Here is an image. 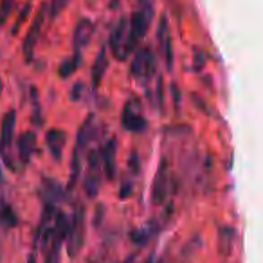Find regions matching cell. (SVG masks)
Segmentation results:
<instances>
[{
  "label": "cell",
  "instance_id": "cell-1",
  "mask_svg": "<svg viewBox=\"0 0 263 263\" xmlns=\"http://www.w3.org/2000/svg\"><path fill=\"white\" fill-rule=\"evenodd\" d=\"M69 229V216L62 211H56L52 226L40 236L42 252H44V263H62L63 241L67 238Z\"/></svg>",
  "mask_w": 263,
  "mask_h": 263
},
{
  "label": "cell",
  "instance_id": "cell-2",
  "mask_svg": "<svg viewBox=\"0 0 263 263\" xmlns=\"http://www.w3.org/2000/svg\"><path fill=\"white\" fill-rule=\"evenodd\" d=\"M152 18H154V4H152V0H139V9L134 11L130 22H128L126 42L123 45L119 60H126L132 52L136 51V45L139 44V40L144 38L148 27H150Z\"/></svg>",
  "mask_w": 263,
  "mask_h": 263
},
{
  "label": "cell",
  "instance_id": "cell-3",
  "mask_svg": "<svg viewBox=\"0 0 263 263\" xmlns=\"http://www.w3.org/2000/svg\"><path fill=\"white\" fill-rule=\"evenodd\" d=\"M85 226H87V213L85 205L80 204L74 211V215L69 218V229H67V252L70 258H76L85 243Z\"/></svg>",
  "mask_w": 263,
  "mask_h": 263
},
{
  "label": "cell",
  "instance_id": "cell-4",
  "mask_svg": "<svg viewBox=\"0 0 263 263\" xmlns=\"http://www.w3.org/2000/svg\"><path fill=\"white\" fill-rule=\"evenodd\" d=\"M15 132H16V110L9 108L2 116V123H0V157H2V162L9 170H13V172L16 170V166L9 152H11V144L13 139H15Z\"/></svg>",
  "mask_w": 263,
  "mask_h": 263
},
{
  "label": "cell",
  "instance_id": "cell-5",
  "mask_svg": "<svg viewBox=\"0 0 263 263\" xmlns=\"http://www.w3.org/2000/svg\"><path fill=\"white\" fill-rule=\"evenodd\" d=\"M87 172L83 177V190L87 197H96L101 187V157H99V150H90L87 157Z\"/></svg>",
  "mask_w": 263,
  "mask_h": 263
},
{
  "label": "cell",
  "instance_id": "cell-6",
  "mask_svg": "<svg viewBox=\"0 0 263 263\" xmlns=\"http://www.w3.org/2000/svg\"><path fill=\"white\" fill-rule=\"evenodd\" d=\"M130 72L136 80H141V81H146V80H150V76H154L155 56L150 47H141L139 51H136L134 60H132V65H130Z\"/></svg>",
  "mask_w": 263,
  "mask_h": 263
},
{
  "label": "cell",
  "instance_id": "cell-7",
  "mask_svg": "<svg viewBox=\"0 0 263 263\" xmlns=\"http://www.w3.org/2000/svg\"><path fill=\"white\" fill-rule=\"evenodd\" d=\"M47 4H44L40 9H38L36 16H34L33 24H31L29 31H27L26 38H24V44H22V51H24V58H26L27 63L33 62V56H34V47L38 44V38L42 34V27H44L45 22V15H47Z\"/></svg>",
  "mask_w": 263,
  "mask_h": 263
},
{
  "label": "cell",
  "instance_id": "cell-8",
  "mask_svg": "<svg viewBox=\"0 0 263 263\" xmlns=\"http://www.w3.org/2000/svg\"><path fill=\"white\" fill-rule=\"evenodd\" d=\"M121 124H123L124 130L132 132V134H141V132L146 130L148 121L146 117L143 116L139 108V103L136 99H130L126 101L123 108V114H121Z\"/></svg>",
  "mask_w": 263,
  "mask_h": 263
},
{
  "label": "cell",
  "instance_id": "cell-9",
  "mask_svg": "<svg viewBox=\"0 0 263 263\" xmlns=\"http://www.w3.org/2000/svg\"><path fill=\"white\" fill-rule=\"evenodd\" d=\"M172 175H170V168L166 159H161V164H159V170L155 173L154 184H152V204L154 205H161L164 204V200L168 198L170 193V182H172Z\"/></svg>",
  "mask_w": 263,
  "mask_h": 263
},
{
  "label": "cell",
  "instance_id": "cell-10",
  "mask_svg": "<svg viewBox=\"0 0 263 263\" xmlns=\"http://www.w3.org/2000/svg\"><path fill=\"white\" fill-rule=\"evenodd\" d=\"M117 143L114 137H110L105 143L103 150L99 152V157H101V170L103 175L106 177V180H116L117 175Z\"/></svg>",
  "mask_w": 263,
  "mask_h": 263
},
{
  "label": "cell",
  "instance_id": "cell-11",
  "mask_svg": "<svg viewBox=\"0 0 263 263\" xmlns=\"http://www.w3.org/2000/svg\"><path fill=\"white\" fill-rule=\"evenodd\" d=\"M40 197L44 204L58 205L65 198V187L52 177H42L40 182Z\"/></svg>",
  "mask_w": 263,
  "mask_h": 263
},
{
  "label": "cell",
  "instance_id": "cell-12",
  "mask_svg": "<svg viewBox=\"0 0 263 263\" xmlns=\"http://www.w3.org/2000/svg\"><path fill=\"white\" fill-rule=\"evenodd\" d=\"M38 146V137H36V132L33 130H27L24 134H20L18 141H16V148H18V159L24 166H27L33 159L34 152H36Z\"/></svg>",
  "mask_w": 263,
  "mask_h": 263
},
{
  "label": "cell",
  "instance_id": "cell-13",
  "mask_svg": "<svg viewBox=\"0 0 263 263\" xmlns=\"http://www.w3.org/2000/svg\"><path fill=\"white\" fill-rule=\"evenodd\" d=\"M45 143H47L51 157L54 159L56 162L62 161L63 148H65V143H67V132L62 130V128H51V130H47V134H45Z\"/></svg>",
  "mask_w": 263,
  "mask_h": 263
},
{
  "label": "cell",
  "instance_id": "cell-14",
  "mask_svg": "<svg viewBox=\"0 0 263 263\" xmlns=\"http://www.w3.org/2000/svg\"><path fill=\"white\" fill-rule=\"evenodd\" d=\"M98 136V124H96V116L94 114H88L87 119L81 123L80 130H78L76 136V148L81 152H85L90 143L94 141V137Z\"/></svg>",
  "mask_w": 263,
  "mask_h": 263
},
{
  "label": "cell",
  "instance_id": "cell-15",
  "mask_svg": "<svg viewBox=\"0 0 263 263\" xmlns=\"http://www.w3.org/2000/svg\"><path fill=\"white\" fill-rule=\"evenodd\" d=\"M92 36H94V24L88 18H81L80 22L74 27V34H72V42H74V49L81 51L90 44Z\"/></svg>",
  "mask_w": 263,
  "mask_h": 263
},
{
  "label": "cell",
  "instance_id": "cell-16",
  "mask_svg": "<svg viewBox=\"0 0 263 263\" xmlns=\"http://www.w3.org/2000/svg\"><path fill=\"white\" fill-rule=\"evenodd\" d=\"M126 34H128V20L121 18L119 22L114 26L112 33H110L108 38V49L112 51V54L119 60L121 51H123V45L126 42Z\"/></svg>",
  "mask_w": 263,
  "mask_h": 263
},
{
  "label": "cell",
  "instance_id": "cell-17",
  "mask_svg": "<svg viewBox=\"0 0 263 263\" xmlns=\"http://www.w3.org/2000/svg\"><path fill=\"white\" fill-rule=\"evenodd\" d=\"M106 70H108V56H106V45H103L101 51L96 56V62L92 65L90 70V78H92V87L98 88L101 85L103 78H105Z\"/></svg>",
  "mask_w": 263,
  "mask_h": 263
},
{
  "label": "cell",
  "instance_id": "cell-18",
  "mask_svg": "<svg viewBox=\"0 0 263 263\" xmlns=\"http://www.w3.org/2000/svg\"><path fill=\"white\" fill-rule=\"evenodd\" d=\"M18 215L13 209V205L9 202H6L4 198H0V227L2 229H13L18 226Z\"/></svg>",
  "mask_w": 263,
  "mask_h": 263
},
{
  "label": "cell",
  "instance_id": "cell-19",
  "mask_svg": "<svg viewBox=\"0 0 263 263\" xmlns=\"http://www.w3.org/2000/svg\"><path fill=\"white\" fill-rule=\"evenodd\" d=\"M218 243H220V252L223 256H229L233 251L234 243H236V231L231 226H222L218 231Z\"/></svg>",
  "mask_w": 263,
  "mask_h": 263
},
{
  "label": "cell",
  "instance_id": "cell-20",
  "mask_svg": "<svg viewBox=\"0 0 263 263\" xmlns=\"http://www.w3.org/2000/svg\"><path fill=\"white\" fill-rule=\"evenodd\" d=\"M81 154L83 152L78 150L76 146H74V152H72V159H70V175H69V184H67V190L72 191L74 186H76L78 179H80L81 175Z\"/></svg>",
  "mask_w": 263,
  "mask_h": 263
},
{
  "label": "cell",
  "instance_id": "cell-21",
  "mask_svg": "<svg viewBox=\"0 0 263 263\" xmlns=\"http://www.w3.org/2000/svg\"><path fill=\"white\" fill-rule=\"evenodd\" d=\"M80 65H81V52L76 51L70 58L63 60V63L60 65V69H58L60 78H63V80H65V78H70L78 69H80Z\"/></svg>",
  "mask_w": 263,
  "mask_h": 263
},
{
  "label": "cell",
  "instance_id": "cell-22",
  "mask_svg": "<svg viewBox=\"0 0 263 263\" xmlns=\"http://www.w3.org/2000/svg\"><path fill=\"white\" fill-rule=\"evenodd\" d=\"M200 245H202L200 236L195 234L191 240H187L186 243H184L182 251H180V254H179V261L180 263H191V259H193V256L197 254V251L200 249Z\"/></svg>",
  "mask_w": 263,
  "mask_h": 263
},
{
  "label": "cell",
  "instance_id": "cell-23",
  "mask_svg": "<svg viewBox=\"0 0 263 263\" xmlns=\"http://www.w3.org/2000/svg\"><path fill=\"white\" fill-rule=\"evenodd\" d=\"M154 233H155V229L154 227H150V223H148L146 227H141V229L132 231L130 238L136 245H141V247H143V245H146L148 241H150V238L154 236Z\"/></svg>",
  "mask_w": 263,
  "mask_h": 263
},
{
  "label": "cell",
  "instance_id": "cell-24",
  "mask_svg": "<svg viewBox=\"0 0 263 263\" xmlns=\"http://www.w3.org/2000/svg\"><path fill=\"white\" fill-rule=\"evenodd\" d=\"M31 9H33V2H26L24 4V8H22V11L18 13V16H16V20H15V24H13V27H11V34L15 36V34H18V31L22 29V26L26 24V20L29 18V15H31Z\"/></svg>",
  "mask_w": 263,
  "mask_h": 263
},
{
  "label": "cell",
  "instance_id": "cell-25",
  "mask_svg": "<svg viewBox=\"0 0 263 263\" xmlns=\"http://www.w3.org/2000/svg\"><path fill=\"white\" fill-rule=\"evenodd\" d=\"M16 0H0V26H4L9 20V16L13 15Z\"/></svg>",
  "mask_w": 263,
  "mask_h": 263
},
{
  "label": "cell",
  "instance_id": "cell-26",
  "mask_svg": "<svg viewBox=\"0 0 263 263\" xmlns=\"http://www.w3.org/2000/svg\"><path fill=\"white\" fill-rule=\"evenodd\" d=\"M69 2L70 0H51V4H49V18L54 20L69 6Z\"/></svg>",
  "mask_w": 263,
  "mask_h": 263
},
{
  "label": "cell",
  "instance_id": "cell-27",
  "mask_svg": "<svg viewBox=\"0 0 263 263\" xmlns=\"http://www.w3.org/2000/svg\"><path fill=\"white\" fill-rule=\"evenodd\" d=\"M31 98H33V105H34V112H33V119H34V124L40 126L44 124V119H42V114H40V103H38V92L34 87H31Z\"/></svg>",
  "mask_w": 263,
  "mask_h": 263
},
{
  "label": "cell",
  "instance_id": "cell-28",
  "mask_svg": "<svg viewBox=\"0 0 263 263\" xmlns=\"http://www.w3.org/2000/svg\"><path fill=\"white\" fill-rule=\"evenodd\" d=\"M128 168H130L132 173H139L141 166H139V154L137 152H132L130 159H128Z\"/></svg>",
  "mask_w": 263,
  "mask_h": 263
},
{
  "label": "cell",
  "instance_id": "cell-29",
  "mask_svg": "<svg viewBox=\"0 0 263 263\" xmlns=\"http://www.w3.org/2000/svg\"><path fill=\"white\" fill-rule=\"evenodd\" d=\"M155 96H157V106L162 108V105H164V87H162V78L157 80V92H155Z\"/></svg>",
  "mask_w": 263,
  "mask_h": 263
},
{
  "label": "cell",
  "instance_id": "cell-30",
  "mask_svg": "<svg viewBox=\"0 0 263 263\" xmlns=\"http://www.w3.org/2000/svg\"><path fill=\"white\" fill-rule=\"evenodd\" d=\"M81 90H83V83H81V81L74 83L72 88H70V99H72V101H78V99H81Z\"/></svg>",
  "mask_w": 263,
  "mask_h": 263
},
{
  "label": "cell",
  "instance_id": "cell-31",
  "mask_svg": "<svg viewBox=\"0 0 263 263\" xmlns=\"http://www.w3.org/2000/svg\"><path fill=\"white\" fill-rule=\"evenodd\" d=\"M103 213H105V208H103L101 204H98V208H96V215H94V226H96V227H99V226H101Z\"/></svg>",
  "mask_w": 263,
  "mask_h": 263
},
{
  "label": "cell",
  "instance_id": "cell-32",
  "mask_svg": "<svg viewBox=\"0 0 263 263\" xmlns=\"http://www.w3.org/2000/svg\"><path fill=\"white\" fill-rule=\"evenodd\" d=\"M132 193V182H124V186L119 190V197L121 198H128Z\"/></svg>",
  "mask_w": 263,
  "mask_h": 263
},
{
  "label": "cell",
  "instance_id": "cell-33",
  "mask_svg": "<svg viewBox=\"0 0 263 263\" xmlns=\"http://www.w3.org/2000/svg\"><path fill=\"white\" fill-rule=\"evenodd\" d=\"M195 54H197V56H195V69H197V70H200L202 69V65H204V63H202V62H204V54H202V52L200 51H197V52H195Z\"/></svg>",
  "mask_w": 263,
  "mask_h": 263
},
{
  "label": "cell",
  "instance_id": "cell-34",
  "mask_svg": "<svg viewBox=\"0 0 263 263\" xmlns=\"http://www.w3.org/2000/svg\"><path fill=\"white\" fill-rule=\"evenodd\" d=\"M172 92H173V98H175L177 108H179V105H180V90H177V85L175 83L172 85Z\"/></svg>",
  "mask_w": 263,
  "mask_h": 263
},
{
  "label": "cell",
  "instance_id": "cell-35",
  "mask_svg": "<svg viewBox=\"0 0 263 263\" xmlns=\"http://www.w3.org/2000/svg\"><path fill=\"white\" fill-rule=\"evenodd\" d=\"M143 263H155V256H150V258H146Z\"/></svg>",
  "mask_w": 263,
  "mask_h": 263
},
{
  "label": "cell",
  "instance_id": "cell-36",
  "mask_svg": "<svg viewBox=\"0 0 263 263\" xmlns=\"http://www.w3.org/2000/svg\"><path fill=\"white\" fill-rule=\"evenodd\" d=\"M27 263H36V256L31 254V256H29V259H27Z\"/></svg>",
  "mask_w": 263,
  "mask_h": 263
},
{
  "label": "cell",
  "instance_id": "cell-37",
  "mask_svg": "<svg viewBox=\"0 0 263 263\" xmlns=\"http://www.w3.org/2000/svg\"><path fill=\"white\" fill-rule=\"evenodd\" d=\"M2 87H4V83H2V78H0V96H2Z\"/></svg>",
  "mask_w": 263,
  "mask_h": 263
},
{
  "label": "cell",
  "instance_id": "cell-38",
  "mask_svg": "<svg viewBox=\"0 0 263 263\" xmlns=\"http://www.w3.org/2000/svg\"><path fill=\"white\" fill-rule=\"evenodd\" d=\"M0 179H2V162H0Z\"/></svg>",
  "mask_w": 263,
  "mask_h": 263
},
{
  "label": "cell",
  "instance_id": "cell-39",
  "mask_svg": "<svg viewBox=\"0 0 263 263\" xmlns=\"http://www.w3.org/2000/svg\"><path fill=\"white\" fill-rule=\"evenodd\" d=\"M87 263H98V261H92V259H88V261Z\"/></svg>",
  "mask_w": 263,
  "mask_h": 263
},
{
  "label": "cell",
  "instance_id": "cell-40",
  "mask_svg": "<svg viewBox=\"0 0 263 263\" xmlns=\"http://www.w3.org/2000/svg\"><path fill=\"white\" fill-rule=\"evenodd\" d=\"M155 263H162V261H155Z\"/></svg>",
  "mask_w": 263,
  "mask_h": 263
}]
</instances>
